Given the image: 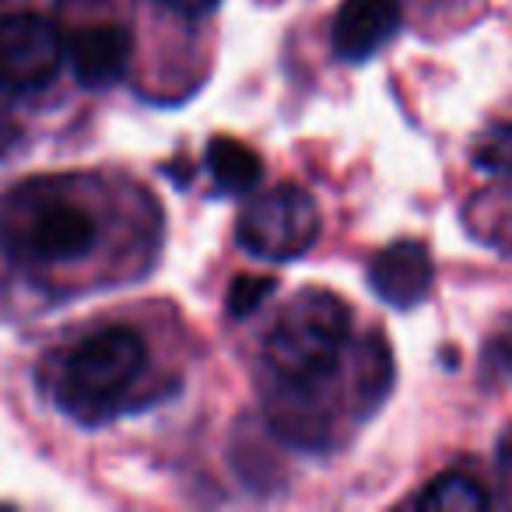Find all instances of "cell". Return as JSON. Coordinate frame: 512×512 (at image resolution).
Listing matches in <instances>:
<instances>
[{
    "instance_id": "1",
    "label": "cell",
    "mask_w": 512,
    "mask_h": 512,
    "mask_svg": "<svg viewBox=\"0 0 512 512\" xmlns=\"http://www.w3.org/2000/svg\"><path fill=\"white\" fill-rule=\"evenodd\" d=\"M0 242L32 264H71L95 249L99 221L60 183L36 179L0 200Z\"/></svg>"
},
{
    "instance_id": "2",
    "label": "cell",
    "mask_w": 512,
    "mask_h": 512,
    "mask_svg": "<svg viewBox=\"0 0 512 512\" xmlns=\"http://www.w3.org/2000/svg\"><path fill=\"white\" fill-rule=\"evenodd\" d=\"M351 341V309L327 288H306L285 309L267 334L264 362L278 383L313 386L337 372Z\"/></svg>"
},
{
    "instance_id": "3",
    "label": "cell",
    "mask_w": 512,
    "mask_h": 512,
    "mask_svg": "<svg viewBox=\"0 0 512 512\" xmlns=\"http://www.w3.org/2000/svg\"><path fill=\"white\" fill-rule=\"evenodd\" d=\"M148 369V344L134 327H102L81 337L64 358L57 383L60 407L74 418H106L113 404Z\"/></svg>"
},
{
    "instance_id": "4",
    "label": "cell",
    "mask_w": 512,
    "mask_h": 512,
    "mask_svg": "<svg viewBox=\"0 0 512 512\" xmlns=\"http://www.w3.org/2000/svg\"><path fill=\"white\" fill-rule=\"evenodd\" d=\"M320 228L323 221L313 193L295 183H281L242 207L239 221H235V239L256 260L292 264L316 246Z\"/></svg>"
},
{
    "instance_id": "5",
    "label": "cell",
    "mask_w": 512,
    "mask_h": 512,
    "mask_svg": "<svg viewBox=\"0 0 512 512\" xmlns=\"http://www.w3.org/2000/svg\"><path fill=\"white\" fill-rule=\"evenodd\" d=\"M67 60V39L46 15L15 11L0 18V88L43 92Z\"/></svg>"
},
{
    "instance_id": "6",
    "label": "cell",
    "mask_w": 512,
    "mask_h": 512,
    "mask_svg": "<svg viewBox=\"0 0 512 512\" xmlns=\"http://www.w3.org/2000/svg\"><path fill=\"white\" fill-rule=\"evenodd\" d=\"M400 22H404L400 0H344L330 25L334 53L348 64H362L397 36Z\"/></svg>"
},
{
    "instance_id": "7",
    "label": "cell",
    "mask_w": 512,
    "mask_h": 512,
    "mask_svg": "<svg viewBox=\"0 0 512 512\" xmlns=\"http://www.w3.org/2000/svg\"><path fill=\"white\" fill-rule=\"evenodd\" d=\"M432 256L421 242L400 239L393 246L379 249L369 264V285L386 306L393 309H414L432 292Z\"/></svg>"
},
{
    "instance_id": "8",
    "label": "cell",
    "mask_w": 512,
    "mask_h": 512,
    "mask_svg": "<svg viewBox=\"0 0 512 512\" xmlns=\"http://www.w3.org/2000/svg\"><path fill=\"white\" fill-rule=\"evenodd\" d=\"M134 57V36L120 22H95L71 32L67 39V60L74 78L85 88H109L127 74Z\"/></svg>"
},
{
    "instance_id": "9",
    "label": "cell",
    "mask_w": 512,
    "mask_h": 512,
    "mask_svg": "<svg viewBox=\"0 0 512 512\" xmlns=\"http://www.w3.org/2000/svg\"><path fill=\"white\" fill-rule=\"evenodd\" d=\"M207 172H211L214 186L221 193L242 197L264 176V158L242 141H235V137H211V144H207Z\"/></svg>"
},
{
    "instance_id": "10",
    "label": "cell",
    "mask_w": 512,
    "mask_h": 512,
    "mask_svg": "<svg viewBox=\"0 0 512 512\" xmlns=\"http://www.w3.org/2000/svg\"><path fill=\"white\" fill-rule=\"evenodd\" d=\"M418 509H439V512H477L488 505V491L467 474H442L414 498Z\"/></svg>"
},
{
    "instance_id": "11",
    "label": "cell",
    "mask_w": 512,
    "mask_h": 512,
    "mask_svg": "<svg viewBox=\"0 0 512 512\" xmlns=\"http://www.w3.org/2000/svg\"><path fill=\"white\" fill-rule=\"evenodd\" d=\"M390 379H393V365H390V351L379 337H372L365 344L362 358H358V411L369 414L379 407L383 393L390 390Z\"/></svg>"
},
{
    "instance_id": "12",
    "label": "cell",
    "mask_w": 512,
    "mask_h": 512,
    "mask_svg": "<svg viewBox=\"0 0 512 512\" xmlns=\"http://www.w3.org/2000/svg\"><path fill=\"white\" fill-rule=\"evenodd\" d=\"M474 165L488 176L512 172V123H495L474 141Z\"/></svg>"
},
{
    "instance_id": "13",
    "label": "cell",
    "mask_w": 512,
    "mask_h": 512,
    "mask_svg": "<svg viewBox=\"0 0 512 512\" xmlns=\"http://www.w3.org/2000/svg\"><path fill=\"white\" fill-rule=\"evenodd\" d=\"M274 278H253V274H239L228 288V316L232 320H246L253 316L256 309L264 306L267 299L274 295Z\"/></svg>"
},
{
    "instance_id": "14",
    "label": "cell",
    "mask_w": 512,
    "mask_h": 512,
    "mask_svg": "<svg viewBox=\"0 0 512 512\" xmlns=\"http://www.w3.org/2000/svg\"><path fill=\"white\" fill-rule=\"evenodd\" d=\"M488 365L495 372H509L512 376V320L488 341Z\"/></svg>"
},
{
    "instance_id": "15",
    "label": "cell",
    "mask_w": 512,
    "mask_h": 512,
    "mask_svg": "<svg viewBox=\"0 0 512 512\" xmlns=\"http://www.w3.org/2000/svg\"><path fill=\"white\" fill-rule=\"evenodd\" d=\"M162 8L176 11V15L183 18H200V15H211L214 8H218V0H158Z\"/></svg>"
},
{
    "instance_id": "16",
    "label": "cell",
    "mask_w": 512,
    "mask_h": 512,
    "mask_svg": "<svg viewBox=\"0 0 512 512\" xmlns=\"http://www.w3.org/2000/svg\"><path fill=\"white\" fill-rule=\"evenodd\" d=\"M11 137H15V123H11L8 116L0 113V155H4V148L11 144Z\"/></svg>"
}]
</instances>
